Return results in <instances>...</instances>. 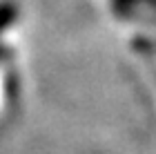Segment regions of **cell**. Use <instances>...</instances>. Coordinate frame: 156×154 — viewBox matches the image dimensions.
<instances>
[{
	"label": "cell",
	"instance_id": "cell-1",
	"mask_svg": "<svg viewBox=\"0 0 156 154\" xmlns=\"http://www.w3.org/2000/svg\"><path fill=\"white\" fill-rule=\"evenodd\" d=\"M11 18H13L11 7H0V27L9 25V23H11Z\"/></svg>",
	"mask_w": 156,
	"mask_h": 154
}]
</instances>
